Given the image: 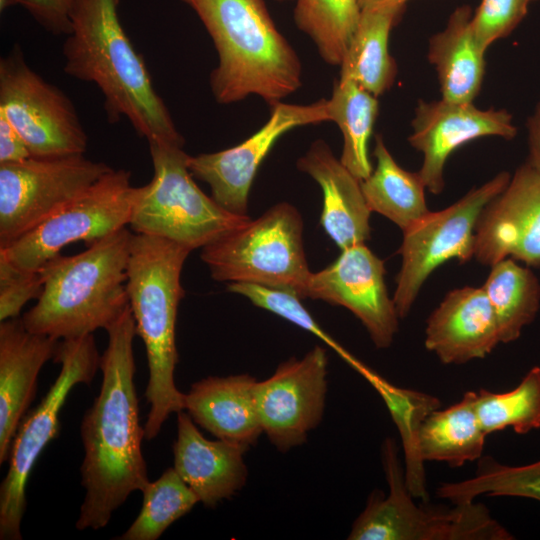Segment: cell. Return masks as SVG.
I'll use <instances>...</instances> for the list:
<instances>
[{
	"label": "cell",
	"instance_id": "obj_1",
	"mask_svg": "<svg viewBox=\"0 0 540 540\" xmlns=\"http://www.w3.org/2000/svg\"><path fill=\"white\" fill-rule=\"evenodd\" d=\"M105 330L108 343L99 363L102 384L80 429L85 496L75 524L78 530L105 527L128 496L142 492L150 482L141 450L144 427L134 383L136 328L130 307Z\"/></svg>",
	"mask_w": 540,
	"mask_h": 540
},
{
	"label": "cell",
	"instance_id": "obj_2",
	"mask_svg": "<svg viewBox=\"0 0 540 540\" xmlns=\"http://www.w3.org/2000/svg\"><path fill=\"white\" fill-rule=\"evenodd\" d=\"M118 4L116 0L80 1L63 43L64 71L99 88L110 123L126 118L148 144L183 146L142 56L121 25Z\"/></svg>",
	"mask_w": 540,
	"mask_h": 540
},
{
	"label": "cell",
	"instance_id": "obj_3",
	"mask_svg": "<svg viewBox=\"0 0 540 540\" xmlns=\"http://www.w3.org/2000/svg\"><path fill=\"white\" fill-rule=\"evenodd\" d=\"M211 37L218 64L210 88L220 104L250 95L270 107L302 85L301 61L279 32L264 0H181Z\"/></svg>",
	"mask_w": 540,
	"mask_h": 540
},
{
	"label": "cell",
	"instance_id": "obj_4",
	"mask_svg": "<svg viewBox=\"0 0 540 540\" xmlns=\"http://www.w3.org/2000/svg\"><path fill=\"white\" fill-rule=\"evenodd\" d=\"M192 251L166 238L133 233L126 289L136 335L146 349L150 410L144 439L153 440L170 414L185 409V393L175 385L178 363L175 329L184 289L181 272Z\"/></svg>",
	"mask_w": 540,
	"mask_h": 540
},
{
	"label": "cell",
	"instance_id": "obj_5",
	"mask_svg": "<svg viewBox=\"0 0 540 540\" xmlns=\"http://www.w3.org/2000/svg\"><path fill=\"white\" fill-rule=\"evenodd\" d=\"M133 233L126 227L81 253L58 254L38 271L43 290L21 317L25 327L56 340L106 329L129 307L127 266Z\"/></svg>",
	"mask_w": 540,
	"mask_h": 540
},
{
	"label": "cell",
	"instance_id": "obj_6",
	"mask_svg": "<svg viewBox=\"0 0 540 540\" xmlns=\"http://www.w3.org/2000/svg\"><path fill=\"white\" fill-rule=\"evenodd\" d=\"M148 145L154 175L136 188L129 222L133 233L166 238L193 251L250 220L226 210L198 187L183 146Z\"/></svg>",
	"mask_w": 540,
	"mask_h": 540
},
{
	"label": "cell",
	"instance_id": "obj_7",
	"mask_svg": "<svg viewBox=\"0 0 540 540\" xmlns=\"http://www.w3.org/2000/svg\"><path fill=\"white\" fill-rule=\"evenodd\" d=\"M211 277L288 291L304 298L311 275L303 244V221L287 202L224 234L201 251Z\"/></svg>",
	"mask_w": 540,
	"mask_h": 540
},
{
	"label": "cell",
	"instance_id": "obj_8",
	"mask_svg": "<svg viewBox=\"0 0 540 540\" xmlns=\"http://www.w3.org/2000/svg\"><path fill=\"white\" fill-rule=\"evenodd\" d=\"M388 493L373 490L349 540H511L513 535L475 501L453 507L418 505L408 490L393 438L381 447Z\"/></svg>",
	"mask_w": 540,
	"mask_h": 540
},
{
	"label": "cell",
	"instance_id": "obj_9",
	"mask_svg": "<svg viewBox=\"0 0 540 540\" xmlns=\"http://www.w3.org/2000/svg\"><path fill=\"white\" fill-rule=\"evenodd\" d=\"M93 334L58 342L54 362L60 372L41 402L22 419L13 438L9 467L0 486V539L21 540L25 488L38 457L60 431L59 414L71 389L89 385L99 368Z\"/></svg>",
	"mask_w": 540,
	"mask_h": 540
},
{
	"label": "cell",
	"instance_id": "obj_10",
	"mask_svg": "<svg viewBox=\"0 0 540 540\" xmlns=\"http://www.w3.org/2000/svg\"><path fill=\"white\" fill-rule=\"evenodd\" d=\"M130 179V171L112 169L0 253L19 268L38 271L69 244L88 247L126 227L137 188Z\"/></svg>",
	"mask_w": 540,
	"mask_h": 540
},
{
	"label": "cell",
	"instance_id": "obj_11",
	"mask_svg": "<svg viewBox=\"0 0 540 540\" xmlns=\"http://www.w3.org/2000/svg\"><path fill=\"white\" fill-rule=\"evenodd\" d=\"M510 178L508 172L502 171L452 205L430 211L403 231L399 249L402 264L393 295L399 318L408 315L423 284L437 267L453 258L464 263L474 257L478 217L483 208L504 190Z\"/></svg>",
	"mask_w": 540,
	"mask_h": 540
},
{
	"label": "cell",
	"instance_id": "obj_12",
	"mask_svg": "<svg viewBox=\"0 0 540 540\" xmlns=\"http://www.w3.org/2000/svg\"><path fill=\"white\" fill-rule=\"evenodd\" d=\"M0 113L32 156L84 154L88 137L70 98L25 61L19 45L0 60Z\"/></svg>",
	"mask_w": 540,
	"mask_h": 540
},
{
	"label": "cell",
	"instance_id": "obj_13",
	"mask_svg": "<svg viewBox=\"0 0 540 540\" xmlns=\"http://www.w3.org/2000/svg\"><path fill=\"white\" fill-rule=\"evenodd\" d=\"M80 155L0 164V248L30 231L111 171Z\"/></svg>",
	"mask_w": 540,
	"mask_h": 540
},
{
	"label": "cell",
	"instance_id": "obj_14",
	"mask_svg": "<svg viewBox=\"0 0 540 540\" xmlns=\"http://www.w3.org/2000/svg\"><path fill=\"white\" fill-rule=\"evenodd\" d=\"M328 357L316 345L302 358L292 357L256 384V404L269 441L281 452L302 445L323 418Z\"/></svg>",
	"mask_w": 540,
	"mask_h": 540
},
{
	"label": "cell",
	"instance_id": "obj_15",
	"mask_svg": "<svg viewBox=\"0 0 540 540\" xmlns=\"http://www.w3.org/2000/svg\"><path fill=\"white\" fill-rule=\"evenodd\" d=\"M268 121L240 144L225 150L189 156L193 177L208 184L211 197L226 210L247 215L249 192L259 166L288 131L329 121L327 99L307 105L278 102Z\"/></svg>",
	"mask_w": 540,
	"mask_h": 540
},
{
	"label": "cell",
	"instance_id": "obj_16",
	"mask_svg": "<svg viewBox=\"0 0 540 540\" xmlns=\"http://www.w3.org/2000/svg\"><path fill=\"white\" fill-rule=\"evenodd\" d=\"M304 298L347 308L361 321L377 348L393 343L399 315L385 284L384 262L365 244L341 250L329 266L311 272Z\"/></svg>",
	"mask_w": 540,
	"mask_h": 540
},
{
	"label": "cell",
	"instance_id": "obj_17",
	"mask_svg": "<svg viewBox=\"0 0 540 540\" xmlns=\"http://www.w3.org/2000/svg\"><path fill=\"white\" fill-rule=\"evenodd\" d=\"M411 127L408 141L423 155L418 173L426 189L433 194H440L444 189L445 164L462 145L481 137L512 140L517 135L513 116L506 109H480L473 102L442 98L419 100Z\"/></svg>",
	"mask_w": 540,
	"mask_h": 540
},
{
	"label": "cell",
	"instance_id": "obj_18",
	"mask_svg": "<svg viewBox=\"0 0 540 540\" xmlns=\"http://www.w3.org/2000/svg\"><path fill=\"white\" fill-rule=\"evenodd\" d=\"M474 257L492 266L511 257L540 267V172L519 166L502 192L481 211Z\"/></svg>",
	"mask_w": 540,
	"mask_h": 540
},
{
	"label": "cell",
	"instance_id": "obj_19",
	"mask_svg": "<svg viewBox=\"0 0 540 540\" xmlns=\"http://www.w3.org/2000/svg\"><path fill=\"white\" fill-rule=\"evenodd\" d=\"M59 340L29 331L22 318L0 324V464L8 461L16 431L34 400L43 365Z\"/></svg>",
	"mask_w": 540,
	"mask_h": 540
},
{
	"label": "cell",
	"instance_id": "obj_20",
	"mask_svg": "<svg viewBox=\"0 0 540 540\" xmlns=\"http://www.w3.org/2000/svg\"><path fill=\"white\" fill-rule=\"evenodd\" d=\"M499 343L496 314L482 287L451 290L427 319L425 347L444 364L482 359Z\"/></svg>",
	"mask_w": 540,
	"mask_h": 540
},
{
	"label": "cell",
	"instance_id": "obj_21",
	"mask_svg": "<svg viewBox=\"0 0 540 540\" xmlns=\"http://www.w3.org/2000/svg\"><path fill=\"white\" fill-rule=\"evenodd\" d=\"M187 412L177 413L173 468L207 507H215L241 490L248 470L241 447L205 438Z\"/></svg>",
	"mask_w": 540,
	"mask_h": 540
},
{
	"label": "cell",
	"instance_id": "obj_22",
	"mask_svg": "<svg viewBox=\"0 0 540 540\" xmlns=\"http://www.w3.org/2000/svg\"><path fill=\"white\" fill-rule=\"evenodd\" d=\"M297 168L320 186L323 207L320 224L340 250L365 244L370 238V214L356 178L338 159L329 145L315 140L297 161Z\"/></svg>",
	"mask_w": 540,
	"mask_h": 540
},
{
	"label": "cell",
	"instance_id": "obj_23",
	"mask_svg": "<svg viewBox=\"0 0 540 540\" xmlns=\"http://www.w3.org/2000/svg\"><path fill=\"white\" fill-rule=\"evenodd\" d=\"M257 382L249 374L204 378L185 393V410L217 439L247 451L263 433L256 404Z\"/></svg>",
	"mask_w": 540,
	"mask_h": 540
},
{
	"label": "cell",
	"instance_id": "obj_24",
	"mask_svg": "<svg viewBox=\"0 0 540 540\" xmlns=\"http://www.w3.org/2000/svg\"><path fill=\"white\" fill-rule=\"evenodd\" d=\"M473 12L468 5L456 8L446 27L432 35L428 60L435 67L441 98L460 103L473 102L485 74V53L472 29Z\"/></svg>",
	"mask_w": 540,
	"mask_h": 540
},
{
	"label": "cell",
	"instance_id": "obj_25",
	"mask_svg": "<svg viewBox=\"0 0 540 540\" xmlns=\"http://www.w3.org/2000/svg\"><path fill=\"white\" fill-rule=\"evenodd\" d=\"M403 10L391 6L361 9L358 25L340 64L339 79L352 80L376 97L391 88L398 70L389 53V36Z\"/></svg>",
	"mask_w": 540,
	"mask_h": 540
},
{
	"label": "cell",
	"instance_id": "obj_26",
	"mask_svg": "<svg viewBox=\"0 0 540 540\" xmlns=\"http://www.w3.org/2000/svg\"><path fill=\"white\" fill-rule=\"evenodd\" d=\"M475 402L476 392L467 391L457 403L427 415L417 437L421 461L459 467L482 457L487 434L477 417Z\"/></svg>",
	"mask_w": 540,
	"mask_h": 540
},
{
	"label": "cell",
	"instance_id": "obj_27",
	"mask_svg": "<svg viewBox=\"0 0 540 540\" xmlns=\"http://www.w3.org/2000/svg\"><path fill=\"white\" fill-rule=\"evenodd\" d=\"M373 154L375 169L361 181L366 203L371 212L383 215L403 232L430 212L426 186L418 172L405 170L395 161L381 135L375 137Z\"/></svg>",
	"mask_w": 540,
	"mask_h": 540
},
{
	"label": "cell",
	"instance_id": "obj_28",
	"mask_svg": "<svg viewBox=\"0 0 540 540\" xmlns=\"http://www.w3.org/2000/svg\"><path fill=\"white\" fill-rule=\"evenodd\" d=\"M327 109L329 121L343 136L340 161L360 181L366 179L373 170L368 145L379 110L377 97L352 80L338 79Z\"/></svg>",
	"mask_w": 540,
	"mask_h": 540
},
{
	"label": "cell",
	"instance_id": "obj_29",
	"mask_svg": "<svg viewBox=\"0 0 540 540\" xmlns=\"http://www.w3.org/2000/svg\"><path fill=\"white\" fill-rule=\"evenodd\" d=\"M496 314L501 343L516 341L540 309V282L512 258L491 266L482 286Z\"/></svg>",
	"mask_w": 540,
	"mask_h": 540
},
{
	"label": "cell",
	"instance_id": "obj_30",
	"mask_svg": "<svg viewBox=\"0 0 540 540\" xmlns=\"http://www.w3.org/2000/svg\"><path fill=\"white\" fill-rule=\"evenodd\" d=\"M362 373L382 396L401 435L408 490L414 498L427 501L424 462L418 455L417 437L422 422L429 413L440 408V401L425 393L397 388L367 368Z\"/></svg>",
	"mask_w": 540,
	"mask_h": 540
},
{
	"label": "cell",
	"instance_id": "obj_31",
	"mask_svg": "<svg viewBox=\"0 0 540 540\" xmlns=\"http://www.w3.org/2000/svg\"><path fill=\"white\" fill-rule=\"evenodd\" d=\"M358 0H296L294 22L323 61L340 66L359 22Z\"/></svg>",
	"mask_w": 540,
	"mask_h": 540
},
{
	"label": "cell",
	"instance_id": "obj_32",
	"mask_svg": "<svg viewBox=\"0 0 540 540\" xmlns=\"http://www.w3.org/2000/svg\"><path fill=\"white\" fill-rule=\"evenodd\" d=\"M436 494L452 504L472 502L482 495L522 497L540 503V460L509 466L491 456L481 457L473 477L442 483Z\"/></svg>",
	"mask_w": 540,
	"mask_h": 540
},
{
	"label": "cell",
	"instance_id": "obj_33",
	"mask_svg": "<svg viewBox=\"0 0 540 540\" xmlns=\"http://www.w3.org/2000/svg\"><path fill=\"white\" fill-rule=\"evenodd\" d=\"M475 409L487 435L508 427L517 434L540 428V366L532 367L508 392L480 389L476 392Z\"/></svg>",
	"mask_w": 540,
	"mask_h": 540
},
{
	"label": "cell",
	"instance_id": "obj_34",
	"mask_svg": "<svg viewBox=\"0 0 540 540\" xmlns=\"http://www.w3.org/2000/svg\"><path fill=\"white\" fill-rule=\"evenodd\" d=\"M143 493L142 508L130 527L117 539L157 540L176 520L189 513L198 497L173 467L166 469Z\"/></svg>",
	"mask_w": 540,
	"mask_h": 540
},
{
	"label": "cell",
	"instance_id": "obj_35",
	"mask_svg": "<svg viewBox=\"0 0 540 540\" xmlns=\"http://www.w3.org/2000/svg\"><path fill=\"white\" fill-rule=\"evenodd\" d=\"M227 290L246 297L253 305L272 312L314 334L353 366L358 364V361L352 358L320 327L296 294L249 283H229Z\"/></svg>",
	"mask_w": 540,
	"mask_h": 540
},
{
	"label": "cell",
	"instance_id": "obj_36",
	"mask_svg": "<svg viewBox=\"0 0 540 540\" xmlns=\"http://www.w3.org/2000/svg\"><path fill=\"white\" fill-rule=\"evenodd\" d=\"M535 0H481L472 15V29L487 51L492 43L508 36L523 20Z\"/></svg>",
	"mask_w": 540,
	"mask_h": 540
},
{
	"label": "cell",
	"instance_id": "obj_37",
	"mask_svg": "<svg viewBox=\"0 0 540 540\" xmlns=\"http://www.w3.org/2000/svg\"><path fill=\"white\" fill-rule=\"evenodd\" d=\"M43 290L39 271L19 268L0 253V321L19 317L23 306Z\"/></svg>",
	"mask_w": 540,
	"mask_h": 540
},
{
	"label": "cell",
	"instance_id": "obj_38",
	"mask_svg": "<svg viewBox=\"0 0 540 540\" xmlns=\"http://www.w3.org/2000/svg\"><path fill=\"white\" fill-rule=\"evenodd\" d=\"M81 0H25L23 7L32 18L53 35H67L71 18Z\"/></svg>",
	"mask_w": 540,
	"mask_h": 540
},
{
	"label": "cell",
	"instance_id": "obj_39",
	"mask_svg": "<svg viewBox=\"0 0 540 540\" xmlns=\"http://www.w3.org/2000/svg\"><path fill=\"white\" fill-rule=\"evenodd\" d=\"M32 154L15 127L0 113V164L23 161Z\"/></svg>",
	"mask_w": 540,
	"mask_h": 540
},
{
	"label": "cell",
	"instance_id": "obj_40",
	"mask_svg": "<svg viewBox=\"0 0 540 540\" xmlns=\"http://www.w3.org/2000/svg\"><path fill=\"white\" fill-rule=\"evenodd\" d=\"M528 159L532 168L540 172V98L527 123Z\"/></svg>",
	"mask_w": 540,
	"mask_h": 540
},
{
	"label": "cell",
	"instance_id": "obj_41",
	"mask_svg": "<svg viewBox=\"0 0 540 540\" xmlns=\"http://www.w3.org/2000/svg\"><path fill=\"white\" fill-rule=\"evenodd\" d=\"M408 0H358L360 8H375V7H405Z\"/></svg>",
	"mask_w": 540,
	"mask_h": 540
},
{
	"label": "cell",
	"instance_id": "obj_42",
	"mask_svg": "<svg viewBox=\"0 0 540 540\" xmlns=\"http://www.w3.org/2000/svg\"><path fill=\"white\" fill-rule=\"evenodd\" d=\"M25 0H0V10L3 12L11 6L21 5L23 6Z\"/></svg>",
	"mask_w": 540,
	"mask_h": 540
},
{
	"label": "cell",
	"instance_id": "obj_43",
	"mask_svg": "<svg viewBox=\"0 0 540 540\" xmlns=\"http://www.w3.org/2000/svg\"><path fill=\"white\" fill-rule=\"evenodd\" d=\"M116 1L119 3L120 0H116Z\"/></svg>",
	"mask_w": 540,
	"mask_h": 540
},
{
	"label": "cell",
	"instance_id": "obj_44",
	"mask_svg": "<svg viewBox=\"0 0 540 540\" xmlns=\"http://www.w3.org/2000/svg\"><path fill=\"white\" fill-rule=\"evenodd\" d=\"M280 1H283V0H280Z\"/></svg>",
	"mask_w": 540,
	"mask_h": 540
}]
</instances>
